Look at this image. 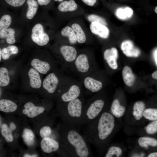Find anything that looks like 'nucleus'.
I'll list each match as a JSON object with an SVG mask.
<instances>
[{"mask_svg":"<svg viewBox=\"0 0 157 157\" xmlns=\"http://www.w3.org/2000/svg\"><path fill=\"white\" fill-rule=\"evenodd\" d=\"M28 75L31 87L35 89L40 88L42 81L39 73L35 69L31 68L28 71Z\"/></svg>","mask_w":157,"mask_h":157,"instance_id":"f3484780","label":"nucleus"},{"mask_svg":"<svg viewBox=\"0 0 157 157\" xmlns=\"http://www.w3.org/2000/svg\"><path fill=\"white\" fill-rule=\"evenodd\" d=\"M31 38L33 41L38 45H46L49 41L48 34L45 32L42 25L40 23L36 24L32 30Z\"/></svg>","mask_w":157,"mask_h":157,"instance_id":"423d86ee","label":"nucleus"},{"mask_svg":"<svg viewBox=\"0 0 157 157\" xmlns=\"http://www.w3.org/2000/svg\"><path fill=\"white\" fill-rule=\"evenodd\" d=\"M121 49L123 53L129 57H137L140 53V50L135 47L133 42L129 40H126L121 44Z\"/></svg>","mask_w":157,"mask_h":157,"instance_id":"9b49d317","label":"nucleus"},{"mask_svg":"<svg viewBox=\"0 0 157 157\" xmlns=\"http://www.w3.org/2000/svg\"><path fill=\"white\" fill-rule=\"evenodd\" d=\"M118 57V51L114 47L106 50L104 53V57L110 67L113 69L117 68V60Z\"/></svg>","mask_w":157,"mask_h":157,"instance_id":"2eb2a0df","label":"nucleus"},{"mask_svg":"<svg viewBox=\"0 0 157 157\" xmlns=\"http://www.w3.org/2000/svg\"><path fill=\"white\" fill-rule=\"evenodd\" d=\"M122 75L124 81L127 86L133 85L135 81V76L129 67L125 66L122 71Z\"/></svg>","mask_w":157,"mask_h":157,"instance_id":"a211bd4d","label":"nucleus"},{"mask_svg":"<svg viewBox=\"0 0 157 157\" xmlns=\"http://www.w3.org/2000/svg\"><path fill=\"white\" fill-rule=\"evenodd\" d=\"M10 128L12 131L14 130L16 128L15 125L14 123L12 122L10 124Z\"/></svg>","mask_w":157,"mask_h":157,"instance_id":"c03bdc74","label":"nucleus"},{"mask_svg":"<svg viewBox=\"0 0 157 157\" xmlns=\"http://www.w3.org/2000/svg\"><path fill=\"white\" fill-rule=\"evenodd\" d=\"M104 105V101L100 99L87 103L85 101L80 126L87 124L95 119L102 111Z\"/></svg>","mask_w":157,"mask_h":157,"instance_id":"20e7f679","label":"nucleus"},{"mask_svg":"<svg viewBox=\"0 0 157 157\" xmlns=\"http://www.w3.org/2000/svg\"><path fill=\"white\" fill-rule=\"evenodd\" d=\"M155 11L156 13H157V6H156L155 8Z\"/></svg>","mask_w":157,"mask_h":157,"instance_id":"09e8293b","label":"nucleus"},{"mask_svg":"<svg viewBox=\"0 0 157 157\" xmlns=\"http://www.w3.org/2000/svg\"><path fill=\"white\" fill-rule=\"evenodd\" d=\"M126 110L124 106L121 105L119 100L115 99L114 100L111 105V110L112 114L117 117L122 116Z\"/></svg>","mask_w":157,"mask_h":157,"instance_id":"5701e85b","label":"nucleus"},{"mask_svg":"<svg viewBox=\"0 0 157 157\" xmlns=\"http://www.w3.org/2000/svg\"><path fill=\"white\" fill-rule=\"evenodd\" d=\"M28 9L26 17L28 19H31L35 15L38 8V3L35 0H27Z\"/></svg>","mask_w":157,"mask_h":157,"instance_id":"b1692460","label":"nucleus"},{"mask_svg":"<svg viewBox=\"0 0 157 157\" xmlns=\"http://www.w3.org/2000/svg\"><path fill=\"white\" fill-rule=\"evenodd\" d=\"M60 51L65 62L68 63H73L77 56L76 49L72 46H62Z\"/></svg>","mask_w":157,"mask_h":157,"instance_id":"9d476101","label":"nucleus"},{"mask_svg":"<svg viewBox=\"0 0 157 157\" xmlns=\"http://www.w3.org/2000/svg\"><path fill=\"white\" fill-rule=\"evenodd\" d=\"M114 117L110 113L104 112L99 117L96 123L92 121L84 125L83 134L88 142L106 140L111 134L115 125Z\"/></svg>","mask_w":157,"mask_h":157,"instance_id":"f03ea898","label":"nucleus"},{"mask_svg":"<svg viewBox=\"0 0 157 157\" xmlns=\"http://www.w3.org/2000/svg\"><path fill=\"white\" fill-rule=\"evenodd\" d=\"M83 96L68 102L59 104L58 112L63 122L75 126H80L85 101Z\"/></svg>","mask_w":157,"mask_h":157,"instance_id":"7ed1b4c3","label":"nucleus"},{"mask_svg":"<svg viewBox=\"0 0 157 157\" xmlns=\"http://www.w3.org/2000/svg\"><path fill=\"white\" fill-rule=\"evenodd\" d=\"M58 132L60 142L65 147L69 157L91 156L88 142L76 126L63 122L59 126Z\"/></svg>","mask_w":157,"mask_h":157,"instance_id":"f257e3e1","label":"nucleus"},{"mask_svg":"<svg viewBox=\"0 0 157 157\" xmlns=\"http://www.w3.org/2000/svg\"><path fill=\"white\" fill-rule=\"evenodd\" d=\"M52 133V130L51 128L49 126L46 125L43 126L40 131V135L42 138L50 137Z\"/></svg>","mask_w":157,"mask_h":157,"instance_id":"c9c22d12","label":"nucleus"},{"mask_svg":"<svg viewBox=\"0 0 157 157\" xmlns=\"http://www.w3.org/2000/svg\"><path fill=\"white\" fill-rule=\"evenodd\" d=\"M18 52V49L16 46L9 45L1 50L2 58L3 60L9 59L12 55L16 54Z\"/></svg>","mask_w":157,"mask_h":157,"instance_id":"c85d7f7f","label":"nucleus"},{"mask_svg":"<svg viewBox=\"0 0 157 157\" xmlns=\"http://www.w3.org/2000/svg\"><path fill=\"white\" fill-rule=\"evenodd\" d=\"M143 116L149 120L155 121L157 119V110L149 108L144 110Z\"/></svg>","mask_w":157,"mask_h":157,"instance_id":"473e14b6","label":"nucleus"},{"mask_svg":"<svg viewBox=\"0 0 157 157\" xmlns=\"http://www.w3.org/2000/svg\"><path fill=\"white\" fill-rule=\"evenodd\" d=\"M11 131L12 130L6 124H3L2 125L1 133L7 142H12L13 141V138Z\"/></svg>","mask_w":157,"mask_h":157,"instance_id":"2f4dec72","label":"nucleus"},{"mask_svg":"<svg viewBox=\"0 0 157 157\" xmlns=\"http://www.w3.org/2000/svg\"><path fill=\"white\" fill-rule=\"evenodd\" d=\"M85 4L90 6H93L96 2L97 0H82Z\"/></svg>","mask_w":157,"mask_h":157,"instance_id":"ea45409f","label":"nucleus"},{"mask_svg":"<svg viewBox=\"0 0 157 157\" xmlns=\"http://www.w3.org/2000/svg\"><path fill=\"white\" fill-rule=\"evenodd\" d=\"M122 153V151L119 147L113 146L111 147L108 149L106 154L105 157H111L114 155H115L117 157H119Z\"/></svg>","mask_w":157,"mask_h":157,"instance_id":"f704fd0d","label":"nucleus"},{"mask_svg":"<svg viewBox=\"0 0 157 157\" xmlns=\"http://www.w3.org/2000/svg\"><path fill=\"white\" fill-rule=\"evenodd\" d=\"M88 19L90 22H97L105 25L107 24L106 20L104 18L95 15H89L88 17Z\"/></svg>","mask_w":157,"mask_h":157,"instance_id":"e433bc0d","label":"nucleus"},{"mask_svg":"<svg viewBox=\"0 0 157 157\" xmlns=\"http://www.w3.org/2000/svg\"><path fill=\"white\" fill-rule=\"evenodd\" d=\"M61 33L63 36L68 37L70 44H74L77 42L75 33L71 27L69 26H65L62 29Z\"/></svg>","mask_w":157,"mask_h":157,"instance_id":"bb28decb","label":"nucleus"},{"mask_svg":"<svg viewBox=\"0 0 157 157\" xmlns=\"http://www.w3.org/2000/svg\"><path fill=\"white\" fill-rule=\"evenodd\" d=\"M90 29L91 32L100 37L106 38L109 36V31L106 25L98 22H93L91 23Z\"/></svg>","mask_w":157,"mask_h":157,"instance_id":"4468645a","label":"nucleus"},{"mask_svg":"<svg viewBox=\"0 0 157 157\" xmlns=\"http://www.w3.org/2000/svg\"><path fill=\"white\" fill-rule=\"evenodd\" d=\"M77 4L74 0L65 1L60 3L58 6L59 10L61 12L72 11L77 8Z\"/></svg>","mask_w":157,"mask_h":157,"instance_id":"4be33fe9","label":"nucleus"},{"mask_svg":"<svg viewBox=\"0 0 157 157\" xmlns=\"http://www.w3.org/2000/svg\"><path fill=\"white\" fill-rule=\"evenodd\" d=\"M22 137L24 142L28 146H31L34 144L35 135L33 131L30 129H24Z\"/></svg>","mask_w":157,"mask_h":157,"instance_id":"cd10ccee","label":"nucleus"},{"mask_svg":"<svg viewBox=\"0 0 157 157\" xmlns=\"http://www.w3.org/2000/svg\"><path fill=\"white\" fill-rule=\"evenodd\" d=\"M8 5L14 7H19L22 5L26 0H4Z\"/></svg>","mask_w":157,"mask_h":157,"instance_id":"58836bf2","label":"nucleus"},{"mask_svg":"<svg viewBox=\"0 0 157 157\" xmlns=\"http://www.w3.org/2000/svg\"><path fill=\"white\" fill-rule=\"evenodd\" d=\"M31 65L38 72L43 74H46L50 68V65L48 62L37 58L33 59Z\"/></svg>","mask_w":157,"mask_h":157,"instance_id":"dca6fc26","label":"nucleus"},{"mask_svg":"<svg viewBox=\"0 0 157 157\" xmlns=\"http://www.w3.org/2000/svg\"><path fill=\"white\" fill-rule=\"evenodd\" d=\"M15 33V30L13 28H4L0 31V38H6L8 44H13L16 42Z\"/></svg>","mask_w":157,"mask_h":157,"instance_id":"6ab92c4d","label":"nucleus"},{"mask_svg":"<svg viewBox=\"0 0 157 157\" xmlns=\"http://www.w3.org/2000/svg\"><path fill=\"white\" fill-rule=\"evenodd\" d=\"M76 71L81 74H85L89 71L90 65L88 56L81 53L77 56L73 63Z\"/></svg>","mask_w":157,"mask_h":157,"instance_id":"6e6552de","label":"nucleus"},{"mask_svg":"<svg viewBox=\"0 0 157 157\" xmlns=\"http://www.w3.org/2000/svg\"><path fill=\"white\" fill-rule=\"evenodd\" d=\"M51 0H37V2L41 6L47 5L50 2Z\"/></svg>","mask_w":157,"mask_h":157,"instance_id":"a19ab883","label":"nucleus"},{"mask_svg":"<svg viewBox=\"0 0 157 157\" xmlns=\"http://www.w3.org/2000/svg\"><path fill=\"white\" fill-rule=\"evenodd\" d=\"M59 80L58 78L53 73L48 74L44 79L42 83L44 88L50 94H53L56 91Z\"/></svg>","mask_w":157,"mask_h":157,"instance_id":"1a4fd4ad","label":"nucleus"},{"mask_svg":"<svg viewBox=\"0 0 157 157\" xmlns=\"http://www.w3.org/2000/svg\"><path fill=\"white\" fill-rule=\"evenodd\" d=\"M2 57V53H1V50L0 48V62L1 60V59Z\"/></svg>","mask_w":157,"mask_h":157,"instance_id":"de8ad7c7","label":"nucleus"},{"mask_svg":"<svg viewBox=\"0 0 157 157\" xmlns=\"http://www.w3.org/2000/svg\"><path fill=\"white\" fill-rule=\"evenodd\" d=\"M17 108V104L11 101L6 99L0 100V111L5 113L12 112Z\"/></svg>","mask_w":157,"mask_h":157,"instance_id":"aec40b11","label":"nucleus"},{"mask_svg":"<svg viewBox=\"0 0 157 157\" xmlns=\"http://www.w3.org/2000/svg\"><path fill=\"white\" fill-rule=\"evenodd\" d=\"M24 108L22 113L31 118L35 117L43 113L45 110L44 107L36 106L31 102L26 103L24 105Z\"/></svg>","mask_w":157,"mask_h":157,"instance_id":"ddd939ff","label":"nucleus"},{"mask_svg":"<svg viewBox=\"0 0 157 157\" xmlns=\"http://www.w3.org/2000/svg\"><path fill=\"white\" fill-rule=\"evenodd\" d=\"M67 88L62 89L59 94V104L68 102L82 96L83 90L78 84L73 83Z\"/></svg>","mask_w":157,"mask_h":157,"instance_id":"39448f33","label":"nucleus"},{"mask_svg":"<svg viewBox=\"0 0 157 157\" xmlns=\"http://www.w3.org/2000/svg\"><path fill=\"white\" fill-rule=\"evenodd\" d=\"M38 156V155L36 154L30 155L28 154H25L23 156L24 157H36Z\"/></svg>","mask_w":157,"mask_h":157,"instance_id":"37998d69","label":"nucleus"},{"mask_svg":"<svg viewBox=\"0 0 157 157\" xmlns=\"http://www.w3.org/2000/svg\"><path fill=\"white\" fill-rule=\"evenodd\" d=\"M139 144L141 146L147 148L148 145L152 147L157 145V140L153 138L148 137H142L138 140Z\"/></svg>","mask_w":157,"mask_h":157,"instance_id":"c756f323","label":"nucleus"},{"mask_svg":"<svg viewBox=\"0 0 157 157\" xmlns=\"http://www.w3.org/2000/svg\"><path fill=\"white\" fill-rule=\"evenodd\" d=\"M83 84L85 89L92 92H96L102 88L103 84L100 81L90 76H85L83 79Z\"/></svg>","mask_w":157,"mask_h":157,"instance_id":"f8f14e48","label":"nucleus"},{"mask_svg":"<svg viewBox=\"0 0 157 157\" xmlns=\"http://www.w3.org/2000/svg\"><path fill=\"white\" fill-rule=\"evenodd\" d=\"M8 72L6 68H0V86L4 87L7 86L10 82Z\"/></svg>","mask_w":157,"mask_h":157,"instance_id":"7c9ffc66","label":"nucleus"},{"mask_svg":"<svg viewBox=\"0 0 157 157\" xmlns=\"http://www.w3.org/2000/svg\"><path fill=\"white\" fill-rule=\"evenodd\" d=\"M116 16L119 19L126 20L130 18L133 14V10L131 8L126 7L117 8L115 12Z\"/></svg>","mask_w":157,"mask_h":157,"instance_id":"412c9836","label":"nucleus"},{"mask_svg":"<svg viewBox=\"0 0 157 157\" xmlns=\"http://www.w3.org/2000/svg\"><path fill=\"white\" fill-rule=\"evenodd\" d=\"M152 77L155 79H157V71H156L153 72L152 74Z\"/></svg>","mask_w":157,"mask_h":157,"instance_id":"49530a36","label":"nucleus"},{"mask_svg":"<svg viewBox=\"0 0 157 157\" xmlns=\"http://www.w3.org/2000/svg\"><path fill=\"white\" fill-rule=\"evenodd\" d=\"M54 1H58L59 2H61V1H63V0H54Z\"/></svg>","mask_w":157,"mask_h":157,"instance_id":"8fccbe9b","label":"nucleus"},{"mask_svg":"<svg viewBox=\"0 0 157 157\" xmlns=\"http://www.w3.org/2000/svg\"><path fill=\"white\" fill-rule=\"evenodd\" d=\"M145 106L144 103L142 101H137L134 104L133 114L136 120H140L143 116Z\"/></svg>","mask_w":157,"mask_h":157,"instance_id":"a878e982","label":"nucleus"},{"mask_svg":"<svg viewBox=\"0 0 157 157\" xmlns=\"http://www.w3.org/2000/svg\"><path fill=\"white\" fill-rule=\"evenodd\" d=\"M40 146L42 151L47 154L56 151L60 152L62 147L61 142L50 137L42 138L40 142Z\"/></svg>","mask_w":157,"mask_h":157,"instance_id":"0eeeda50","label":"nucleus"},{"mask_svg":"<svg viewBox=\"0 0 157 157\" xmlns=\"http://www.w3.org/2000/svg\"><path fill=\"white\" fill-rule=\"evenodd\" d=\"M148 157H157V152H155L151 153L147 156Z\"/></svg>","mask_w":157,"mask_h":157,"instance_id":"a18cd8bd","label":"nucleus"},{"mask_svg":"<svg viewBox=\"0 0 157 157\" xmlns=\"http://www.w3.org/2000/svg\"><path fill=\"white\" fill-rule=\"evenodd\" d=\"M153 55L154 60L156 64V65H157V49H156L154 51L153 53Z\"/></svg>","mask_w":157,"mask_h":157,"instance_id":"79ce46f5","label":"nucleus"},{"mask_svg":"<svg viewBox=\"0 0 157 157\" xmlns=\"http://www.w3.org/2000/svg\"><path fill=\"white\" fill-rule=\"evenodd\" d=\"M147 133L149 134H153L157 131V121L155 120L149 124L147 126L146 129Z\"/></svg>","mask_w":157,"mask_h":157,"instance_id":"4c0bfd02","label":"nucleus"},{"mask_svg":"<svg viewBox=\"0 0 157 157\" xmlns=\"http://www.w3.org/2000/svg\"><path fill=\"white\" fill-rule=\"evenodd\" d=\"M71 28L75 33L77 42L80 44L84 43L86 40V37L81 26L77 23H74L72 25Z\"/></svg>","mask_w":157,"mask_h":157,"instance_id":"393cba45","label":"nucleus"},{"mask_svg":"<svg viewBox=\"0 0 157 157\" xmlns=\"http://www.w3.org/2000/svg\"><path fill=\"white\" fill-rule=\"evenodd\" d=\"M12 22L11 17L9 15L6 14L3 15L0 19V31L8 28Z\"/></svg>","mask_w":157,"mask_h":157,"instance_id":"72a5a7b5","label":"nucleus"}]
</instances>
